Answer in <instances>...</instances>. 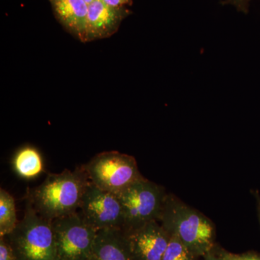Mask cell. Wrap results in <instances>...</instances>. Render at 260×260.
I'll return each mask as SVG.
<instances>
[{"label": "cell", "mask_w": 260, "mask_h": 260, "mask_svg": "<svg viewBox=\"0 0 260 260\" xmlns=\"http://www.w3.org/2000/svg\"><path fill=\"white\" fill-rule=\"evenodd\" d=\"M102 1L114 8H124L126 5H132L133 0H102Z\"/></svg>", "instance_id": "d6986e66"}, {"label": "cell", "mask_w": 260, "mask_h": 260, "mask_svg": "<svg viewBox=\"0 0 260 260\" xmlns=\"http://www.w3.org/2000/svg\"><path fill=\"white\" fill-rule=\"evenodd\" d=\"M203 260H228L225 249L216 244L211 251L203 256Z\"/></svg>", "instance_id": "e0dca14e"}, {"label": "cell", "mask_w": 260, "mask_h": 260, "mask_svg": "<svg viewBox=\"0 0 260 260\" xmlns=\"http://www.w3.org/2000/svg\"><path fill=\"white\" fill-rule=\"evenodd\" d=\"M228 260H260V253L254 251H246L242 254H234L225 250Z\"/></svg>", "instance_id": "2e32d148"}, {"label": "cell", "mask_w": 260, "mask_h": 260, "mask_svg": "<svg viewBox=\"0 0 260 260\" xmlns=\"http://www.w3.org/2000/svg\"><path fill=\"white\" fill-rule=\"evenodd\" d=\"M84 1L85 2V3H87L88 5L90 4H91L93 2L95 1V0H84Z\"/></svg>", "instance_id": "44dd1931"}, {"label": "cell", "mask_w": 260, "mask_h": 260, "mask_svg": "<svg viewBox=\"0 0 260 260\" xmlns=\"http://www.w3.org/2000/svg\"><path fill=\"white\" fill-rule=\"evenodd\" d=\"M59 260H88L97 231L77 212L51 220Z\"/></svg>", "instance_id": "8992f818"}, {"label": "cell", "mask_w": 260, "mask_h": 260, "mask_svg": "<svg viewBox=\"0 0 260 260\" xmlns=\"http://www.w3.org/2000/svg\"><path fill=\"white\" fill-rule=\"evenodd\" d=\"M254 194L256 200V205H257L258 218H259V222L260 224V195L257 191H254Z\"/></svg>", "instance_id": "ffe728a7"}, {"label": "cell", "mask_w": 260, "mask_h": 260, "mask_svg": "<svg viewBox=\"0 0 260 260\" xmlns=\"http://www.w3.org/2000/svg\"><path fill=\"white\" fill-rule=\"evenodd\" d=\"M24 216L9 235V242L18 260H59L52 223L39 215L25 199Z\"/></svg>", "instance_id": "3957f363"}, {"label": "cell", "mask_w": 260, "mask_h": 260, "mask_svg": "<svg viewBox=\"0 0 260 260\" xmlns=\"http://www.w3.org/2000/svg\"><path fill=\"white\" fill-rule=\"evenodd\" d=\"M78 213L97 232L104 229H124V211L117 195L103 190L91 182L85 190Z\"/></svg>", "instance_id": "52a82bcc"}, {"label": "cell", "mask_w": 260, "mask_h": 260, "mask_svg": "<svg viewBox=\"0 0 260 260\" xmlns=\"http://www.w3.org/2000/svg\"><path fill=\"white\" fill-rule=\"evenodd\" d=\"M12 164L15 172L23 179H34L44 172L42 155L37 148L30 145L19 149Z\"/></svg>", "instance_id": "7c38bea8"}, {"label": "cell", "mask_w": 260, "mask_h": 260, "mask_svg": "<svg viewBox=\"0 0 260 260\" xmlns=\"http://www.w3.org/2000/svg\"><path fill=\"white\" fill-rule=\"evenodd\" d=\"M14 198L8 191L0 189V237L9 235L18 223Z\"/></svg>", "instance_id": "4fadbf2b"}, {"label": "cell", "mask_w": 260, "mask_h": 260, "mask_svg": "<svg viewBox=\"0 0 260 260\" xmlns=\"http://www.w3.org/2000/svg\"><path fill=\"white\" fill-rule=\"evenodd\" d=\"M83 167L92 184L116 194L144 177L134 157L117 151L97 154Z\"/></svg>", "instance_id": "5b68a950"}, {"label": "cell", "mask_w": 260, "mask_h": 260, "mask_svg": "<svg viewBox=\"0 0 260 260\" xmlns=\"http://www.w3.org/2000/svg\"><path fill=\"white\" fill-rule=\"evenodd\" d=\"M88 260H135L122 229L98 231Z\"/></svg>", "instance_id": "30bf717a"}, {"label": "cell", "mask_w": 260, "mask_h": 260, "mask_svg": "<svg viewBox=\"0 0 260 260\" xmlns=\"http://www.w3.org/2000/svg\"><path fill=\"white\" fill-rule=\"evenodd\" d=\"M90 183L83 166L73 172L64 169L60 174H48L42 184L28 189L25 199L39 215L51 221L77 213Z\"/></svg>", "instance_id": "6da1fadb"}, {"label": "cell", "mask_w": 260, "mask_h": 260, "mask_svg": "<svg viewBox=\"0 0 260 260\" xmlns=\"http://www.w3.org/2000/svg\"><path fill=\"white\" fill-rule=\"evenodd\" d=\"M200 258L177 238L171 237L161 260H200Z\"/></svg>", "instance_id": "5bb4252c"}, {"label": "cell", "mask_w": 260, "mask_h": 260, "mask_svg": "<svg viewBox=\"0 0 260 260\" xmlns=\"http://www.w3.org/2000/svg\"><path fill=\"white\" fill-rule=\"evenodd\" d=\"M158 222L171 237L177 238L200 257L217 244L213 222L172 193H168Z\"/></svg>", "instance_id": "7a4b0ae2"}, {"label": "cell", "mask_w": 260, "mask_h": 260, "mask_svg": "<svg viewBox=\"0 0 260 260\" xmlns=\"http://www.w3.org/2000/svg\"><path fill=\"white\" fill-rule=\"evenodd\" d=\"M225 3L234 5L238 11L246 13L249 11V3L251 0H225Z\"/></svg>", "instance_id": "ac0fdd59"}, {"label": "cell", "mask_w": 260, "mask_h": 260, "mask_svg": "<svg viewBox=\"0 0 260 260\" xmlns=\"http://www.w3.org/2000/svg\"><path fill=\"white\" fill-rule=\"evenodd\" d=\"M0 260H18L13 248L5 237H0Z\"/></svg>", "instance_id": "9a60e30c"}, {"label": "cell", "mask_w": 260, "mask_h": 260, "mask_svg": "<svg viewBox=\"0 0 260 260\" xmlns=\"http://www.w3.org/2000/svg\"><path fill=\"white\" fill-rule=\"evenodd\" d=\"M129 14L130 11L126 7L114 8L102 0H95L88 5L84 42L112 37L119 30L122 20Z\"/></svg>", "instance_id": "9c48e42d"}, {"label": "cell", "mask_w": 260, "mask_h": 260, "mask_svg": "<svg viewBox=\"0 0 260 260\" xmlns=\"http://www.w3.org/2000/svg\"><path fill=\"white\" fill-rule=\"evenodd\" d=\"M135 260H161L171 236L158 221L124 231Z\"/></svg>", "instance_id": "ba28073f"}, {"label": "cell", "mask_w": 260, "mask_h": 260, "mask_svg": "<svg viewBox=\"0 0 260 260\" xmlns=\"http://www.w3.org/2000/svg\"><path fill=\"white\" fill-rule=\"evenodd\" d=\"M168 193L164 186L146 178L137 181L117 194L124 216V231L159 221Z\"/></svg>", "instance_id": "277c9868"}, {"label": "cell", "mask_w": 260, "mask_h": 260, "mask_svg": "<svg viewBox=\"0 0 260 260\" xmlns=\"http://www.w3.org/2000/svg\"><path fill=\"white\" fill-rule=\"evenodd\" d=\"M58 21L70 34L84 42L88 5L84 0H49Z\"/></svg>", "instance_id": "8fae6325"}]
</instances>
